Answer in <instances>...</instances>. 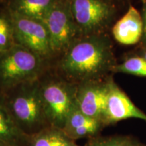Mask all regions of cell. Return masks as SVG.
<instances>
[{
    "mask_svg": "<svg viewBox=\"0 0 146 146\" xmlns=\"http://www.w3.org/2000/svg\"><path fill=\"white\" fill-rule=\"evenodd\" d=\"M117 64L106 34L83 36L58 58L56 72L74 84L107 78Z\"/></svg>",
    "mask_w": 146,
    "mask_h": 146,
    "instance_id": "1",
    "label": "cell"
},
{
    "mask_svg": "<svg viewBox=\"0 0 146 146\" xmlns=\"http://www.w3.org/2000/svg\"><path fill=\"white\" fill-rule=\"evenodd\" d=\"M39 79L22 83L1 93L16 124L30 137L50 127L43 108Z\"/></svg>",
    "mask_w": 146,
    "mask_h": 146,
    "instance_id": "2",
    "label": "cell"
},
{
    "mask_svg": "<svg viewBox=\"0 0 146 146\" xmlns=\"http://www.w3.org/2000/svg\"><path fill=\"white\" fill-rule=\"evenodd\" d=\"M47 68L49 62L26 47L14 44L0 52V93L39 80Z\"/></svg>",
    "mask_w": 146,
    "mask_h": 146,
    "instance_id": "3",
    "label": "cell"
},
{
    "mask_svg": "<svg viewBox=\"0 0 146 146\" xmlns=\"http://www.w3.org/2000/svg\"><path fill=\"white\" fill-rule=\"evenodd\" d=\"M40 91L47 120L51 127L62 129L76 105V84L57 72L47 71L39 79Z\"/></svg>",
    "mask_w": 146,
    "mask_h": 146,
    "instance_id": "4",
    "label": "cell"
},
{
    "mask_svg": "<svg viewBox=\"0 0 146 146\" xmlns=\"http://www.w3.org/2000/svg\"><path fill=\"white\" fill-rule=\"evenodd\" d=\"M69 1L81 36L106 34L116 17V5L104 0Z\"/></svg>",
    "mask_w": 146,
    "mask_h": 146,
    "instance_id": "5",
    "label": "cell"
},
{
    "mask_svg": "<svg viewBox=\"0 0 146 146\" xmlns=\"http://www.w3.org/2000/svg\"><path fill=\"white\" fill-rule=\"evenodd\" d=\"M54 58H59L81 37L71 12L69 0H55L45 18Z\"/></svg>",
    "mask_w": 146,
    "mask_h": 146,
    "instance_id": "6",
    "label": "cell"
},
{
    "mask_svg": "<svg viewBox=\"0 0 146 146\" xmlns=\"http://www.w3.org/2000/svg\"><path fill=\"white\" fill-rule=\"evenodd\" d=\"M7 11L12 23L15 44L26 47L50 62L54 55L45 23Z\"/></svg>",
    "mask_w": 146,
    "mask_h": 146,
    "instance_id": "7",
    "label": "cell"
},
{
    "mask_svg": "<svg viewBox=\"0 0 146 146\" xmlns=\"http://www.w3.org/2000/svg\"><path fill=\"white\" fill-rule=\"evenodd\" d=\"M129 118H137L146 122V114L137 107L130 98L108 78V91L102 123L106 127Z\"/></svg>",
    "mask_w": 146,
    "mask_h": 146,
    "instance_id": "8",
    "label": "cell"
},
{
    "mask_svg": "<svg viewBox=\"0 0 146 146\" xmlns=\"http://www.w3.org/2000/svg\"><path fill=\"white\" fill-rule=\"evenodd\" d=\"M108 78L76 85V104L83 114L102 123L108 91Z\"/></svg>",
    "mask_w": 146,
    "mask_h": 146,
    "instance_id": "9",
    "label": "cell"
},
{
    "mask_svg": "<svg viewBox=\"0 0 146 146\" xmlns=\"http://www.w3.org/2000/svg\"><path fill=\"white\" fill-rule=\"evenodd\" d=\"M112 31L118 43L123 45L136 44L143 35L142 15L135 7L130 5L125 15L114 24Z\"/></svg>",
    "mask_w": 146,
    "mask_h": 146,
    "instance_id": "10",
    "label": "cell"
},
{
    "mask_svg": "<svg viewBox=\"0 0 146 146\" xmlns=\"http://www.w3.org/2000/svg\"><path fill=\"white\" fill-rule=\"evenodd\" d=\"M31 139L16 124L0 93V140L11 146H29Z\"/></svg>",
    "mask_w": 146,
    "mask_h": 146,
    "instance_id": "11",
    "label": "cell"
},
{
    "mask_svg": "<svg viewBox=\"0 0 146 146\" xmlns=\"http://www.w3.org/2000/svg\"><path fill=\"white\" fill-rule=\"evenodd\" d=\"M55 0H10L7 10L24 17L43 22Z\"/></svg>",
    "mask_w": 146,
    "mask_h": 146,
    "instance_id": "12",
    "label": "cell"
},
{
    "mask_svg": "<svg viewBox=\"0 0 146 146\" xmlns=\"http://www.w3.org/2000/svg\"><path fill=\"white\" fill-rule=\"evenodd\" d=\"M74 143L62 129L50 126L32 136L29 146H70Z\"/></svg>",
    "mask_w": 146,
    "mask_h": 146,
    "instance_id": "13",
    "label": "cell"
},
{
    "mask_svg": "<svg viewBox=\"0 0 146 146\" xmlns=\"http://www.w3.org/2000/svg\"><path fill=\"white\" fill-rule=\"evenodd\" d=\"M140 143L139 140L129 135H98L89 139L85 146H138Z\"/></svg>",
    "mask_w": 146,
    "mask_h": 146,
    "instance_id": "14",
    "label": "cell"
},
{
    "mask_svg": "<svg viewBox=\"0 0 146 146\" xmlns=\"http://www.w3.org/2000/svg\"><path fill=\"white\" fill-rule=\"evenodd\" d=\"M112 72L146 76V60L142 57L128 58L123 63L115 66Z\"/></svg>",
    "mask_w": 146,
    "mask_h": 146,
    "instance_id": "15",
    "label": "cell"
},
{
    "mask_svg": "<svg viewBox=\"0 0 146 146\" xmlns=\"http://www.w3.org/2000/svg\"><path fill=\"white\" fill-rule=\"evenodd\" d=\"M14 44L13 29L8 11L0 12V52L8 50Z\"/></svg>",
    "mask_w": 146,
    "mask_h": 146,
    "instance_id": "16",
    "label": "cell"
},
{
    "mask_svg": "<svg viewBox=\"0 0 146 146\" xmlns=\"http://www.w3.org/2000/svg\"><path fill=\"white\" fill-rule=\"evenodd\" d=\"M142 18H143V41L146 43V3L144 4L143 12H142Z\"/></svg>",
    "mask_w": 146,
    "mask_h": 146,
    "instance_id": "17",
    "label": "cell"
},
{
    "mask_svg": "<svg viewBox=\"0 0 146 146\" xmlns=\"http://www.w3.org/2000/svg\"><path fill=\"white\" fill-rule=\"evenodd\" d=\"M106 1H108V2H110L111 3H113V4L116 5V3L117 2L118 0H104Z\"/></svg>",
    "mask_w": 146,
    "mask_h": 146,
    "instance_id": "18",
    "label": "cell"
},
{
    "mask_svg": "<svg viewBox=\"0 0 146 146\" xmlns=\"http://www.w3.org/2000/svg\"><path fill=\"white\" fill-rule=\"evenodd\" d=\"M0 146H11V145L0 140Z\"/></svg>",
    "mask_w": 146,
    "mask_h": 146,
    "instance_id": "19",
    "label": "cell"
},
{
    "mask_svg": "<svg viewBox=\"0 0 146 146\" xmlns=\"http://www.w3.org/2000/svg\"><path fill=\"white\" fill-rule=\"evenodd\" d=\"M143 58H144V59H145V60H146V51H145V52H143V57H142Z\"/></svg>",
    "mask_w": 146,
    "mask_h": 146,
    "instance_id": "20",
    "label": "cell"
},
{
    "mask_svg": "<svg viewBox=\"0 0 146 146\" xmlns=\"http://www.w3.org/2000/svg\"><path fill=\"white\" fill-rule=\"evenodd\" d=\"M70 146H79V145H78L77 144H76V143H73L72 145H70Z\"/></svg>",
    "mask_w": 146,
    "mask_h": 146,
    "instance_id": "21",
    "label": "cell"
},
{
    "mask_svg": "<svg viewBox=\"0 0 146 146\" xmlns=\"http://www.w3.org/2000/svg\"><path fill=\"white\" fill-rule=\"evenodd\" d=\"M138 146H146V145H144V144H143V143H140L139 145Z\"/></svg>",
    "mask_w": 146,
    "mask_h": 146,
    "instance_id": "22",
    "label": "cell"
},
{
    "mask_svg": "<svg viewBox=\"0 0 146 146\" xmlns=\"http://www.w3.org/2000/svg\"><path fill=\"white\" fill-rule=\"evenodd\" d=\"M142 1H143L144 4H145V3H146V0H142Z\"/></svg>",
    "mask_w": 146,
    "mask_h": 146,
    "instance_id": "23",
    "label": "cell"
}]
</instances>
